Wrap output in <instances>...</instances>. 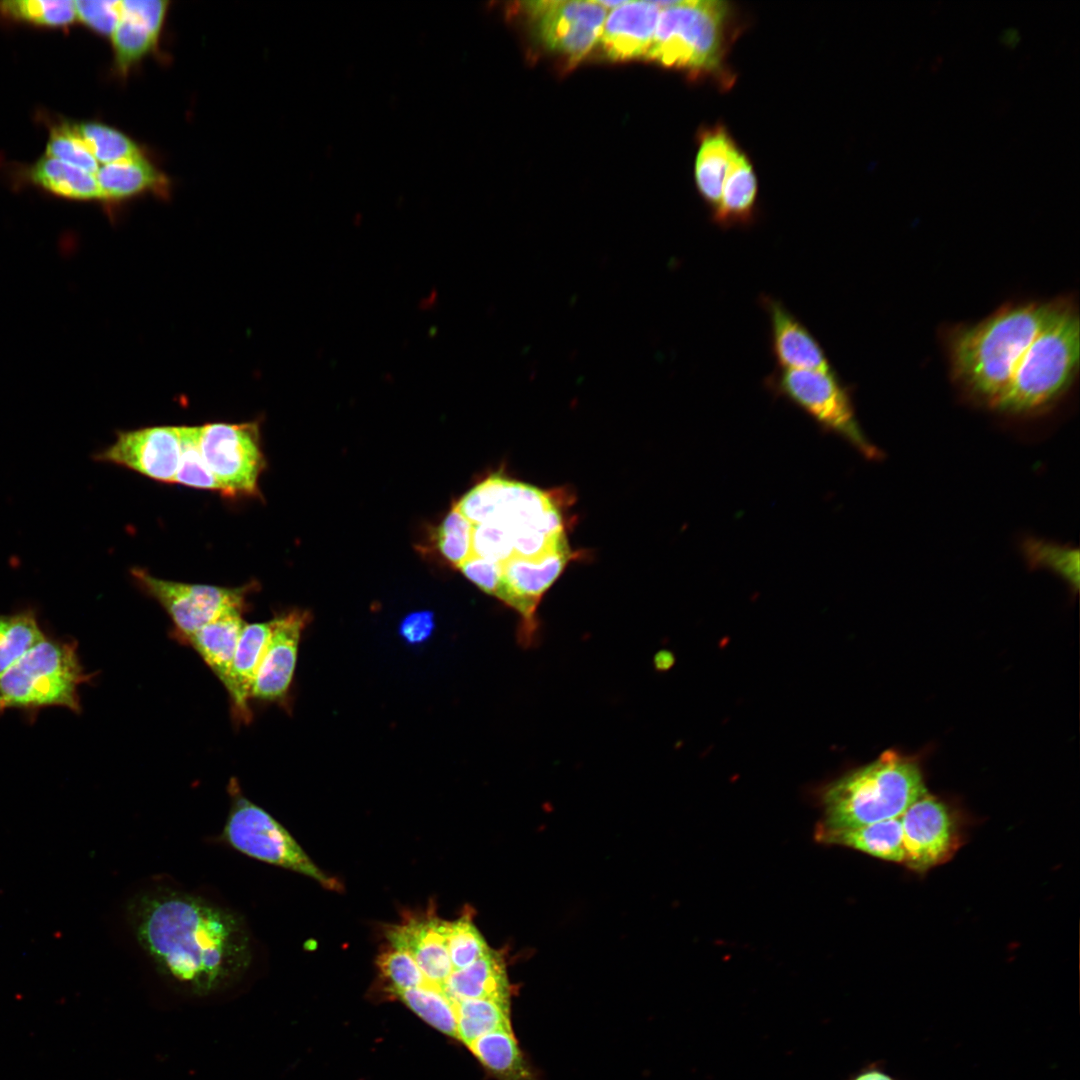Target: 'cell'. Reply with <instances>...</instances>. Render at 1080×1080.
<instances>
[{
    "instance_id": "cell-1",
    "label": "cell",
    "mask_w": 1080,
    "mask_h": 1080,
    "mask_svg": "<svg viewBox=\"0 0 1080 1080\" xmlns=\"http://www.w3.org/2000/svg\"><path fill=\"white\" fill-rule=\"evenodd\" d=\"M129 919L157 971L190 995L224 991L250 967L251 939L244 920L202 897L150 890L130 903Z\"/></svg>"
},
{
    "instance_id": "cell-2",
    "label": "cell",
    "mask_w": 1080,
    "mask_h": 1080,
    "mask_svg": "<svg viewBox=\"0 0 1080 1080\" xmlns=\"http://www.w3.org/2000/svg\"><path fill=\"white\" fill-rule=\"evenodd\" d=\"M1055 304L1056 299L1009 304L975 324L955 328L947 341L955 381L995 410Z\"/></svg>"
},
{
    "instance_id": "cell-3",
    "label": "cell",
    "mask_w": 1080,
    "mask_h": 1080,
    "mask_svg": "<svg viewBox=\"0 0 1080 1080\" xmlns=\"http://www.w3.org/2000/svg\"><path fill=\"white\" fill-rule=\"evenodd\" d=\"M926 792L918 765L897 752L886 751L825 790L824 815L816 828V840L900 817Z\"/></svg>"
},
{
    "instance_id": "cell-4",
    "label": "cell",
    "mask_w": 1080,
    "mask_h": 1080,
    "mask_svg": "<svg viewBox=\"0 0 1080 1080\" xmlns=\"http://www.w3.org/2000/svg\"><path fill=\"white\" fill-rule=\"evenodd\" d=\"M1080 325L1070 299H1056L1054 310L1024 354L995 410L1024 416L1056 403L1078 371Z\"/></svg>"
},
{
    "instance_id": "cell-5",
    "label": "cell",
    "mask_w": 1080,
    "mask_h": 1080,
    "mask_svg": "<svg viewBox=\"0 0 1080 1080\" xmlns=\"http://www.w3.org/2000/svg\"><path fill=\"white\" fill-rule=\"evenodd\" d=\"M92 676L80 662L76 641L45 637L0 676V716L16 709L32 718L47 707L80 713L79 688Z\"/></svg>"
},
{
    "instance_id": "cell-6",
    "label": "cell",
    "mask_w": 1080,
    "mask_h": 1080,
    "mask_svg": "<svg viewBox=\"0 0 1080 1080\" xmlns=\"http://www.w3.org/2000/svg\"><path fill=\"white\" fill-rule=\"evenodd\" d=\"M660 8L647 57L675 68L718 71L723 63L730 20L727 2L654 1Z\"/></svg>"
},
{
    "instance_id": "cell-7",
    "label": "cell",
    "mask_w": 1080,
    "mask_h": 1080,
    "mask_svg": "<svg viewBox=\"0 0 1080 1080\" xmlns=\"http://www.w3.org/2000/svg\"><path fill=\"white\" fill-rule=\"evenodd\" d=\"M764 385L775 397L805 412L823 432L842 438L867 458L879 457L859 425L850 391L837 372L776 369Z\"/></svg>"
},
{
    "instance_id": "cell-8",
    "label": "cell",
    "mask_w": 1080,
    "mask_h": 1080,
    "mask_svg": "<svg viewBox=\"0 0 1080 1080\" xmlns=\"http://www.w3.org/2000/svg\"><path fill=\"white\" fill-rule=\"evenodd\" d=\"M228 791L231 805L222 831L226 843L249 857L310 877L327 889H342L337 879L315 865L282 824L242 794L235 778H231Z\"/></svg>"
},
{
    "instance_id": "cell-9",
    "label": "cell",
    "mask_w": 1080,
    "mask_h": 1080,
    "mask_svg": "<svg viewBox=\"0 0 1080 1080\" xmlns=\"http://www.w3.org/2000/svg\"><path fill=\"white\" fill-rule=\"evenodd\" d=\"M203 460L224 496H258L265 468L259 423H207L199 426Z\"/></svg>"
},
{
    "instance_id": "cell-10",
    "label": "cell",
    "mask_w": 1080,
    "mask_h": 1080,
    "mask_svg": "<svg viewBox=\"0 0 1080 1080\" xmlns=\"http://www.w3.org/2000/svg\"><path fill=\"white\" fill-rule=\"evenodd\" d=\"M131 575L168 614L179 641L225 613L244 610L248 594L256 587V583L241 587L182 583L157 578L141 568L132 569Z\"/></svg>"
},
{
    "instance_id": "cell-11",
    "label": "cell",
    "mask_w": 1080,
    "mask_h": 1080,
    "mask_svg": "<svg viewBox=\"0 0 1080 1080\" xmlns=\"http://www.w3.org/2000/svg\"><path fill=\"white\" fill-rule=\"evenodd\" d=\"M571 558L570 548H566L538 558L514 555L501 563L502 574L495 597L518 613V639L523 646H531L538 639L539 603Z\"/></svg>"
},
{
    "instance_id": "cell-12",
    "label": "cell",
    "mask_w": 1080,
    "mask_h": 1080,
    "mask_svg": "<svg viewBox=\"0 0 1080 1080\" xmlns=\"http://www.w3.org/2000/svg\"><path fill=\"white\" fill-rule=\"evenodd\" d=\"M903 832L902 865L916 873L949 861L960 847V826L950 808L924 793L900 816Z\"/></svg>"
},
{
    "instance_id": "cell-13",
    "label": "cell",
    "mask_w": 1080,
    "mask_h": 1080,
    "mask_svg": "<svg viewBox=\"0 0 1080 1080\" xmlns=\"http://www.w3.org/2000/svg\"><path fill=\"white\" fill-rule=\"evenodd\" d=\"M526 9L544 44L571 60L583 58L599 41L607 10L598 1H533Z\"/></svg>"
},
{
    "instance_id": "cell-14",
    "label": "cell",
    "mask_w": 1080,
    "mask_h": 1080,
    "mask_svg": "<svg viewBox=\"0 0 1080 1080\" xmlns=\"http://www.w3.org/2000/svg\"><path fill=\"white\" fill-rule=\"evenodd\" d=\"M179 456L178 426H153L118 432L115 441L96 453L94 459L173 483Z\"/></svg>"
},
{
    "instance_id": "cell-15",
    "label": "cell",
    "mask_w": 1080,
    "mask_h": 1080,
    "mask_svg": "<svg viewBox=\"0 0 1080 1080\" xmlns=\"http://www.w3.org/2000/svg\"><path fill=\"white\" fill-rule=\"evenodd\" d=\"M309 618L307 611L294 609L272 619V631L250 700L276 701L286 696L295 672L300 638Z\"/></svg>"
},
{
    "instance_id": "cell-16",
    "label": "cell",
    "mask_w": 1080,
    "mask_h": 1080,
    "mask_svg": "<svg viewBox=\"0 0 1080 1080\" xmlns=\"http://www.w3.org/2000/svg\"><path fill=\"white\" fill-rule=\"evenodd\" d=\"M760 303L769 317L778 369L836 372L821 343L780 300L762 295Z\"/></svg>"
},
{
    "instance_id": "cell-17",
    "label": "cell",
    "mask_w": 1080,
    "mask_h": 1080,
    "mask_svg": "<svg viewBox=\"0 0 1080 1080\" xmlns=\"http://www.w3.org/2000/svg\"><path fill=\"white\" fill-rule=\"evenodd\" d=\"M447 922L428 911L386 930L390 946L408 952L429 985L439 989L453 971L447 946Z\"/></svg>"
},
{
    "instance_id": "cell-18",
    "label": "cell",
    "mask_w": 1080,
    "mask_h": 1080,
    "mask_svg": "<svg viewBox=\"0 0 1080 1080\" xmlns=\"http://www.w3.org/2000/svg\"><path fill=\"white\" fill-rule=\"evenodd\" d=\"M660 12L654 1H627L612 9L599 38L606 55L613 60L647 57Z\"/></svg>"
},
{
    "instance_id": "cell-19",
    "label": "cell",
    "mask_w": 1080,
    "mask_h": 1080,
    "mask_svg": "<svg viewBox=\"0 0 1080 1080\" xmlns=\"http://www.w3.org/2000/svg\"><path fill=\"white\" fill-rule=\"evenodd\" d=\"M271 631L272 620L245 623L241 630L225 688L230 697L233 716L240 723L251 720V688Z\"/></svg>"
},
{
    "instance_id": "cell-20",
    "label": "cell",
    "mask_w": 1080,
    "mask_h": 1080,
    "mask_svg": "<svg viewBox=\"0 0 1080 1080\" xmlns=\"http://www.w3.org/2000/svg\"><path fill=\"white\" fill-rule=\"evenodd\" d=\"M243 611L225 613L182 640L197 652L224 688L229 681L237 642L245 624Z\"/></svg>"
},
{
    "instance_id": "cell-21",
    "label": "cell",
    "mask_w": 1080,
    "mask_h": 1080,
    "mask_svg": "<svg viewBox=\"0 0 1080 1080\" xmlns=\"http://www.w3.org/2000/svg\"><path fill=\"white\" fill-rule=\"evenodd\" d=\"M441 990L454 1002L473 998L509 1001V984L501 954L489 948L469 966L453 970Z\"/></svg>"
},
{
    "instance_id": "cell-22",
    "label": "cell",
    "mask_w": 1080,
    "mask_h": 1080,
    "mask_svg": "<svg viewBox=\"0 0 1080 1080\" xmlns=\"http://www.w3.org/2000/svg\"><path fill=\"white\" fill-rule=\"evenodd\" d=\"M757 198V179L747 156L736 148L723 183L713 220L721 227L752 222Z\"/></svg>"
},
{
    "instance_id": "cell-23",
    "label": "cell",
    "mask_w": 1080,
    "mask_h": 1080,
    "mask_svg": "<svg viewBox=\"0 0 1080 1080\" xmlns=\"http://www.w3.org/2000/svg\"><path fill=\"white\" fill-rule=\"evenodd\" d=\"M101 199L122 200L145 191L167 192L168 181L143 156L106 164L95 174Z\"/></svg>"
},
{
    "instance_id": "cell-24",
    "label": "cell",
    "mask_w": 1080,
    "mask_h": 1080,
    "mask_svg": "<svg viewBox=\"0 0 1080 1080\" xmlns=\"http://www.w3.org/2000/svg\"><path fill=\"white\" fill-rule=\"evenodd\" d=\"M736 145L723 127L704 132L695 163L697 188L713 208L719 203L723 183Z\"/></svg>"
},
{
    "instance_id": "cell-25",
    "label": "cell",
    "mask_w": 1080,
    "mask_h": 1080,
    "mask_svg": "<svg viewBox=\"0 0 1080 1080\" xmlns=\"http://www.w3.org/2000/svg\"><path fill=\"white\" fill-rule=\"evenodd\" d=\"M817 841L852 848L893 863L902 864L904 860L900 817L828 834Z\"/></svg>"
},
{
    "instance_id": "cell-26",
    "label": "cell",
    "mask_w": 1080,
    "mask_h": 1080,
    "mask_svg": "<svg viewBox=\"0 0 1080 1080\" xmlns=\"http://www.w3.org/2000/svg\"><path fill=\"white\" fill-rule=\"evenodd\" d=\"M481 1064L500 1080H533L511 1028L486 1033L467 1045Z\"/></svg>"
},
{
    "instance_id": "cell-27",
    "label": "cell",
    "mask_w": 1080,
    "mask_h": 1080,
    "mask_svg": "<svg viewBox=\"0 0 1080 1080\" xmlns=\"http://www.w3.org/2000/svg\"><path fill=\"white\" fill-rule=\"evenodd\" d=\"M35 182L46 189L74 199H101L94 174L60 160L45 157L32 169Z\"/></svg>"
},
{
    "instance_id": "cell-28",
    "label": "cell",
    "mask_w": 1080,
    "mask_h": 1080,
    "mask_svg": "<svg viewBox=\"0 0 1080 1080\" xmlns=\"http://www.w3.org/2000/svg\"><path fill=\"white\" fill-rule=\"evenodd\" d=\"M457 1038L466 1045L494 1030L511 1028L509 1001L473 998L455 1002Z\"/></svg>"
},
{
    "instance_id": "cell-29",
    "label": "cell",
    "mask_w": 1080,
    "mask_h": 1080,
    "mask_svg": "<svg viewBox=\"0 0 1080 1080\" xmlns=\"http://www.w3.org/2000/svg\"><path fill=\"white\" fill-rule=\"evenodd\" d=\"M45 637L34 609L0 614V676Z\"/></svg>"
},
{
    "instance_id": "cell-30",
    "label": "cell",
    "mask_w": 1080,
    "mask_h": 1080,
    "mask_svg": "<svg viewBox=\"0 0 1080 1080\" xmlns=\"http://www.w3.org/2000/svg\"><path fill=\"white\" fill-rule=\"evenodd\" d=\"M407 1007L438 1031L457 1038L455 1002L441 989L425 985L393 992Z\"/></svg>"
},
{
    "instance_id": "cell-31",
    "label": "cell",
    "mask_w": 1080,
    "mask_h": 1080,
    "mask_svg": "<svg viewBox=\"0 0 1080 1080\" xmlns=\"http://www.w3.org/2000/svg\"><path fill=\"white\" fill-rule=\"evenodd\" d=\"M70 127L98 163L106 165L142 156L138 146L114 128L95 122Z\"/></svg>"
},
{
    "instance_id": "cell-32",
    "label": "cell",
    "mask_w": 1080,
    "mask_h": 1080,
    "mask_svg": "<svg viewBox=\"0 0 1080 1080\" xmlns=\"http://www.w3.org/2000/svg\"><path fill=\"white\" fill-rule=\"evenodd\" d=\"M180 456L173 483L220 492L222 488L207 468L199 449V426H178Z\"/></svg>"
},
{
    "instance_id": "cell-33",
    "label": "cell",
    "mask_w": 1080,
    "mask_h": 1080,
    "mask_svg": "<svg viewBox=\"0 0 1080 1080\" xmlns=\"http://www.w3.org/2000/svg\"><path fill=\"white\" fill-rule=\"evenodd\" d=\"M156 37L142 22L121 13L120 21L112 33L116 65L121 73L147 54L156 44Z\"/></svg>"
},
{
    "instance_id": "cell-34",
    "label": "cell",
    "mask_w": 1080,
    "mask_h": 1080,
    "mask_svg": "<svg viewBox=\"0 0 1080 1080\" xmlns=\"http://www.w3.org/2000/svg\"><path fill=\"white\" fill-rule=\"evenodd\" d=\"M473 524L454 506L435 532V544L445 560L459 568L473 555Z\"/></svg>"
},
{
    "instance_id": "cell-35",
    "label": "cell",
    "mask_w": 1080,
    "mask_h": 1080,
    "mask_svg": "<svg viewBox=\"0 0 1080 1080\" xmlns=\"http://www.w3.org/2000/svg\"><path fill=\"white\" fill-rule=\"evenodd\" d=\"M447 946L453 970L469 966L490 948L467 915L447 922Z\"/></svg>"
},
{
    "instance_id": "cell-36",
    "label": "cell",
    "mask_w": 1080,
    "mask_h": 1080,
    "mask_svg": "<svg viewBox=\"0 0 1080 1080\" xmlns=\"http://www.w3.org/2000/svg\"><path fill=\"white\" fill-rule=\"evenodd\" d=\"M0 5L9 15L37 24L66 25L77 17L75 3L70 0H13Z\"/></svg>"
},
{
    "instance_id": "cell-37",
    "label": "cell",
    "mask_w": 1080,
    "mask_h": 1080,
    "mask_svg": "<svg viewBox=\"0 0 1080 1080\" xmlns=\"http://www.w3.org/2000/svg\"><path fill=\"white\" fill-rule=\"evenodd\" d=\"M376 965L391 993L429 985L415 960L403 949L390 946L377 956Z\"/></svg>"
},
{
    "instance_id": "cell-38",
    "label": "cell",
    "mask_w": 1080,
    "mask_h": 1080,
    "mask_svg": "<svg viewBox=\"0 0 1080 1080\" xmlns=\"http://www.w3.org/2000/svg\"><path fill=\"white\" fill-rule=\"evenodd\" d=\"M1024 549L1031 564L1052 569L1070 584L1078 587L1079 553L1077 550L1032 539L1025 543Z\"/></svg>"
},
{
    "instance_id": "cell-39",
    "label": "cell",
    "mask_w": 1080,
    "mask_h": 1080,
    "mask_svg": "<svg viewBox=\"0 0 1080 1080\" xmlns=\"http://www.w3.org/2000/svg\"><path fill=\"white\" fill-rule=\"evenodd\" d=\"M47 157L60 160L94 175L100 167L93 155L73 133L71 127L67 125L56 128L51 133L47 145Z\"/></svg>"
},
{
    "instance_id": "cell-40",
    "label": "cell",
    "mask_w": 1080,
    "mask_h": 1080,
    "mask_svg": "<svg viewBox=\"0 0 1080 1080\" xmlns=\"http://www.w3.org/2000/svg\"><path fill=\"white\" fill-rule=\"evenodd\" d=\"M473 525V555L498 563L514 556L512 536L505 527L494 521Z\"/></svg>"
},
{
    "instance_id": "cell-41",
    "label": "cell",
    "mask_w": 1080,
    "mask_h": 1080,
    "mask_svg": "<svg viewBox=\"0 0 1080 1080\" xmlns=\"http://www.w3.org/2000/svg\"><path fill=\"white\" fill-rule=\"evenodd\" d=\"M77 17L102 34H112L121 18L120 1H74Z\"/></svg>"
},
{
    "instance_id": "cell-42",
    "label": "cell",
    "mask_w": 1080,
    "mask_h": 1080,
    "mask_svg": "<svg viewBox=\"0 0 1080 1080\" xmlns=\"http://www.w3.org/2000/svg\"><path fill=\"white\" fill-rule=\"evenodd\" d=\"M459 569L483 592L495 596L502 574L501 563L472 555Z\"/></svg>"
},
{
    "instance_id": "cell-43",
    "label": "cell",
    "mask_w": 1080,
    "mask_h": 1080,
    "mask_svg": "<svg viewBox=\"0 0 1080 1080\" xmlns=\"http://www.w3.org/2000/svg\"><path fill=\"white\" fill-rule=\"evenodd\" d=\"M167 6L168 2L163 0L120 1L122 14L129 15L139 20L158 38Z\"/></svg>"
},
{
    "instance_id": "cell-44",
    "label": "cell",
    "mask_w": 1080,
    "mask_h": 1080,
    "mask_svg": "<svg viewBox=\"0 0 1080 1080\" xmlns=\"http://www.w3.org/2000/svg\"><path fill=\"white\" fill-rule=\"evenodd\" d=\"M435 627L434 615L430 611H418L407 615L400 624L401 636L410 644L427 640Z\"/></svg>"
},
{
    "instance_id": "cell-45",
    "label": "cell",
    "mask_w": 1080,
    "mask_h": 1080,
    "mask_svg": "<svg viewBox=\"0 0 1080 1080\" xmlns=\"http://www.w3.org/2000/svg\"><path fill=\"white\" fill-rule=\"evenodd\" d=\"M851 1080H898L885 1072L878 1065H872L858 1072Z\"/></svg>"
},
{
    "instance_id": "cell-46",
    "label": "cell",
    "mask_w": 1080,
    "mask_h": 1080,
    "mask_svg": "<svg viewBox=\"0 0 1080 1080\" xmlns=\"http://www.w3.org/2000/svg\"><path fill=\"white\" fill-rule=\"evenodd\" d=\"M1020 40V33L1017 28H1007L1000 35V41L1008 47H1015Z\"/></svg>"
}]
</instances>
